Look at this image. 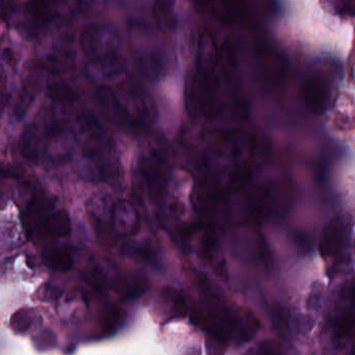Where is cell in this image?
I'll return each mask as SVG.
<instances>
[{
  "label": "cell",
  "instance_id": "1",
  "mask_svg": "<svg viewBox=\"0 0 355 355\" xmlns=\"http://www.w3.org/2000/svg\"><path fill=\"white\" fill-rule=\"evenodd\" d=\"M252 146L243 140H216L202 158L200 201L210 202L241 189L252 173Z\"/></svg>",
  "mask_w": 355,
  "mask_h": 355
},
{
  "label": "cell",
  "instance_id": "2",
  "mask_svg": "<svg viewBox=\"0 0 355 355\" xmlns=\"http://www.w3.org/2000/svg\"><path fill=\"white\" fill-rule=\"evenodd\" d=\"M349 224L342 217L331 219L323 229L319 249L331 277L349 262Z\"/></svg>",
  "mask_w": 355,
  "mask_h": 355
},
{
  "label": "cell",
  "instance_id": "3",
  "mask_svg": "<svg viewBox=\"0 0 355 355\" xmlns=\"http://www.w3.org/2000/svg\"><path fill=\"white\" fill-rule=\"evenodd\" d=\"M323 331L355 333V279H346L331 291Z\"/></svg>",
  "mask_w": 355,
  "mask_h": 355
},
{
  "label": "cell",
  "instance_id": "4",
  "mask_svg": "<svg viewBox=\"0 0 355 355\" xmlns=\"http://www.w3.org/2000/svg\"><path fill=\"white\" fill-rule=\"evenodd\" d=\"M306 108L312 114L322 115L331 104L333 89L322 74H311L302 87Z\"/></svg>",
  "mask_w": 355,
  "mask_h": 355
},
{
  "label": "cell",
  "instance_id": "5",
  "mask_svg": "<svg viewBox=\"0 0 355 355\" xmlns=\"http://www.w3.org/2000/svg\"><path fill=\"white\" fill-rule=\"evenodd\" d=\"M33 236L37 239L55 240L66 237L71 231V220L68 213L64 210L48 213L47 215L35 217V222L29 227Z\"/></svg>",
  "mask_w": 355,
  "mask_h": 355
},
{
  "label": "cell",
  "instance_id": "6",
  "mask_svg": "<svg viewBox=\"0 0 355 355\" xmlns=\"http://www.w3.org/2000/svg\"><path fill=\"white\" fill-rule=\"evenodd\" d=\"M110 226L116 235L132 237L141 229V216L135 204L128 200H120L110 210Z\"/></svg>",
  "mask_w": 355,
  "mask_h": 355
},
{
  "label": "cell",
  "instance_id": "7",
  "mask_svg": "<svg viewBox=\"0 0 355 355\" xmlns=\"http://www.w3.org/2000/svg\"><path fill=\"white\" fill-rule=\"evenodd\" d=\"M187 311L185 298L173 288H164L156 296L155 312L162 322L182 318L187 314Z\"/></svg>",
  "mask_w": 355,
  "mask_h": 355
},
{
  "label": "cell",
  "instance_id": "8",
  "mask_svg": "<svg viewBox=\"0 0 355 355\" xmlns=\"http://www.w3.org/2000/svg\"><path fill=\"white\" fill-rule=\"evenodd\" d=\"M141 171L148 190L153 194L160 193L166 181L164 160L155 156L145 158L141 163Z\"/></svg>",
  "mask_w": 355,
  "mask_h": 355
},
{
  "label": "cell",
  "instance_id": "9",
  "mask_svg": "<svg viewBox=\"0 0 355 355\" xmlns=\"http://www.w3.org/2000/svg\"><path fill=\"white\" fill-rule=\"evenodd\" d=\"M58 0H28L26 16L29 24L35 28L45 26L55 13Z\"/></svg>",
  "mask_w": 355,
  "mask_h": 355
},
{
  "label": "cell",
  "instance_id": "10",
  "mask_svg": "<svg viewBox=\"0 0 355 355\" xmlns=\"http://www.w3.org/2000/svg\"><path fill=\"white\" fill-rule=\"evenodd\" d=\"M42 256L46 266L58 272H68L74 265L70 250L62 245L46 246L42 252Z\"/></svg>",
  "mask_w": 355,
  "mask_h": 355
},
{
  "label": "cell",
  "instance_id": "11",
  "mask_svg": "<svg viewBox=\"0 0 355 355\" xmlns=\"http://www.w3.org/2000/svg\"><path fill=\"white\" fill-rule=\"evenodd\" d=\"M114 289L119 295L126 299L137 298L143 295L147 289V281L141 274H125L114 281Z\"/></svg>",
  "mask_w": 355,
  "mask_h": 355
},
{
  "label": "cell",
  "instance_id": "12",
  "mask_svg": "<svg viewBox=\"0 0 355 355\" xmlns=\"http://www.w3.org/2000/svg\"><path fill=\"white\" fill-rule=\"evenodd\" d=\"M35 315L31 308H22L14 313L10 321V329L16 333H24L33 327Z\"/></svg>",
  "mask_w": 355,
  "mask_h": 355
},
{
  "label": "cell",
  "instance_id": "13",
  "mask_svg": "<svg viewBox=\"0 0 355 355\" xmlns=\"http://www.w3.org/2000/svg\"><path fill=\"white\" fill-rule=\"evenodd\" d=\"M122 321V313L118 308H108L101 317V331L104 335L110 336L116 333Z\"/></svg>",
  "mask_w": 355,
  "mask_h": 355
},
{
  "label": "cell",
  "instance_id": "14",
  "mask_svg": "<svg viewBox=\"0 0 355 355\" xmlns=\"http://www.w3.org/2000/svg\"><path fill=\"white\" fill-rule=\"evenodd\" d=\"M87 279L89 285L93 286L98 291H104L107 287V279L100 268L95 267V268L87 271Z\"/></svg>",
  "mask_w": 355,
  "mask_h": 355
},
{
  "label": "cell",
  "instance_id": "15",
  "mask_svg": "<svg viewBox=\"0 0 355 355\" xmlns=\"http://www.w3.org/2000/svg\"><path fill=\"white\" fill-rule=\"evenodd\" d=\"M55 343V335L49 329H45V331L39 333L37 337L33 338V344H35V348L42 350V352L53 347Z\"/></svg>",
  "mask_w": 355,
  "mask_h": 355
},
{
  "label": "cell",
  "instance_id": "16",
  "mask_svg": "<svg viewBox=\"0 0 355 355\" xmlns=\"http://www.w3.org/2000/svg\"><path fill=\"white\" fill-rule=\"evenodd\" d=\"M323 298H324V291H323L322 285L319 283H315V288H313L309 297V306L313 310L318 311L322 306Z\"/></svg>",
  "mask_w": 355,
  "mask_h": 355
},
{
  "label": "cell",
  "instance_id": "17",
  "mask_svg": "<svg viewBox=\"0 0 355 355\" xmlns=\"http://www.w3.org/2000/svg\"><path fill=\"white\" fill-rule=\"evenodd\" d=\"M50 98L54 100H64L68 98V89L60 83H51L48 85Z\"/></svg>",
  "mask_w": 355,
  "mask_h": 355
},
{
  "label": "cell",
  "instance_id": "18",
  "mask_svg": "<svg viewBox=\"0 0 355 355\" xmlns=\"http://www.w3.org/2000/svg\"><path fill=\"white\" fill-rule=\"evenodd\" d=\"M12 12V6L10 0H0V18L8 19Z\"/></svg>",
  "mask_w": 355,
  "mask_h": 355
},
{
  "label": "cell",
  "instance_id": "19",
  "mask_svg": "<svg viewBox=\"0 0 355 355\" xmlns=\"http://www.w3.org/2000/svg\"><path fill=\"white\" fill-rule=\"evenodd\" d=\"M277 348H279L277 344L267 342L264 345H262L260 349H262V352H264V354H279V352Z\"/></svg>",
  "mask_w": 355,
  "mask_h": 355
},
{
  "label": "cell",
  "instance_id": "20",
  "mask_svg": "<svg viewBox=\"0 0 355 355\" xmlns=\"http://www.w3.org/2000/svg\"><path fill=\"white\" fill-rule=\"evenodd\" d=\"M1 81H2L1 74H0V87H1Z\"/></svg>",
  "mask_w": 355,
  "mask_h": 355
},
{
  "label": "cell",
  "instance_id": "21",
  "mask_svg": "<svg viewBox=\"0 0 355 355\" xmlns=\"http://www.w3.org/2000/svg\"><path fill=\"white\" fill-rule=\"evenodd\" d=\"M354 250H355V240H354Z\"/></svg>",
  "mask_w": 355,
  "mask_h": 355
}]
</instances>
